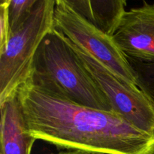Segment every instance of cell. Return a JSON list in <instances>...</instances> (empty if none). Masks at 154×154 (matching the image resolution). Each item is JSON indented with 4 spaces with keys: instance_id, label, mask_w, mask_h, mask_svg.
Returning a JSON list of instances; mask_svg holds the SVG:
<instances>
[{
    "instance_id": "obj_1",
    "label": "cell",
    "mask_w": 154,
    "mask_h": 154,
    "mask_svg": "<svg viewBox=\"0 0 154 154\" xmlns=\"http://www.w3.org/2000/svg\"><path fill=\"white\" fill-rule=\"evenodd\" d=\"M17 95L30 134L57 148L98 154H154V136L121 115L48 95L28 82Z\"/></svg>"
},
{
    "instance_id": "obj_2",
    "label": "cell",
    "mask_w": 154,
    "mask_h": 154,
    "mask_svg": "<svg viewBox=\"0 0 154 154\" xmlns=\"http://www.w3.org/2000/svg\"><path fill=\"white\" fill-rule=\"evenodd\" d=\"M25 81L72 103L113 111L109 100L70 41L54 27L38 48Z\"/></svg>"
},
{
    "instance_id": "obj_3",
    "label": "cell",
    "mask_w": 154,
    "mask_h": 154,
    "mask_svg": "<svg viewBox=\"0 0 154 154\" xmlns=\"http://www.w3.org/2000/svg\"><path fill=\"white\" fill-rule=\"evenodd\" d=\"M55 6L56 0H42L0 50V104L27 79L38 48L54 29Z\"/></svg>"
},
{
    "instance_id": "obj_4",
    "label": "cell",
    "mask_w": 154,
    "mask_h": 154,
    "mask_svg": "<svg viewBox=\"0 0 154 154\" xmlns=\"http://www.w3.org/2000/svg\"><path fill=\"white\" fill-rule=\"evenodd\" d=\"M54 27L120 79L137 86L130 64L112 36L77 14L63 0H56Z\"/></svg>"
},
{
    "instance_id": "obj_5",
    "label": "cell",
    "mask_w": 154,
    "mask_h": 154,
    "mask_svg": "<svg viewBox=\"0 0 154 154\" xmlns=\"http://www.w3.org/2000/svg\"><path fill=\"white\" fill-rule=\"evenodd\" d=\"M71 43L107 96L113 111L137 129L154 136V104L145 93L137 86L120 79L93 56Z\"/></svg>"
},
{
    "instance_id": "obj_6",
    "label": "cell",
    "mask_w": 154,
    "mask_h": 154,
    "mask_svg": "<svg viewBox=\"0 0 154 154\" xmlns=\"http://www.w3.org/2000/svg\"><path fill=\"white\" fill-rule=\"evenodd\" d=\"M112 38L126 57L154 61V5L144 2L126 11Z\"/></svg>"
},
{
    "instance_id": "obj_7",
    "label": "cell",
    "mask_w": 154,
    "mask_h": 154,
    "mask_svg": "<svg viewBox=\"0 0 154 154\" xmlns=\"http://www.w3.org/2000/svg\"><path fill=\"white\" fill-rule=\"evenodd\" d=\"M0 154H31L36 138L30 134L17 92L0 104Z\"/></svg>"
},
{
    "instance_id": "obj_8",
    "label": "cell",
    "mask_w": 154,
    "mask_h": 154,
    "mask_svg": "<svg viewBox=\"0 0 154 154\" xmlns=\"http://www.w3.org/2000/svg\"><path fill=\"white\" fill-rule=\"evenodd\" d=\"M72 11L112 36L126 11V0H63Z\"/></svg>"
},
{
    "instance_id": "obj_9",
    "label": "cell",
    "mask_w": 154,
    "mask_h": 154,
    "mask_svg": "<svg viewBox=\"0 0 154 154\" xmlns=\"http://www.w3.org/2000/svg\"><path fill=\"white\" fill-rule=\"evenodd\" d=\"M137 81V86L154 104V61H140L126 57Z\"/></svg>"
},
{
    "instance_id": "obj_10",
    "label": "cell",
    "mask_w": 154,
    "mask_h": 154,
    "mask_svg": "<svg viewBox=\"0 0 154 154\" xmlns=\"http://www.w3.org/2000/svg\"><path fill=\"white\" fill-rule=\"evenodd\" d=\"M42 0H8L10 33L20 26Z\"/></svg>"
},
{
    "instance_id": "obj_11",
    "label": "cell",
    "mask_w": 154,
    "mask_h": 154,
    "mask_svg": "<svg viewBox=\"0 0 154 154\" xmlns=\"http://www.w3.org/2000/svg\"><path fill=\"white\" fill-rule=\"evenodd\" d=\"M8 6V3L0 4V50L5 46L10 35V23Z\"/></svg>"
},
{
    "instance_id": "obj_12",
    "label": "cell",
    "mask_w": 154,
    "mask_h": 154,
    "mask_svg": "<svg viewBox=\"0 0 154 154\" xmlns=\"http://www.w3.org/2000/svg\"><path fill=\"white\" fill-rule=\"evenodd\" d=\"M52 154H98L94 153H90V152L82 151V150H67V151H61L58 153Z\"/></svg>"
},
{
    "instance_id": "obj_13",
    "label": "cell",
    "mask_w": 154,
    "mask_h": 154,
    "mask_svg": "<svg viewBox=\"0 0 154 154\" xmlns=\"http://www.w3.org/2000/svg\"><path fill=\"white\" fill-rule=\"evenodd\" d=\"M8 0H0V4H5V3H7Z\"/></svg>"
}]
</instances>
